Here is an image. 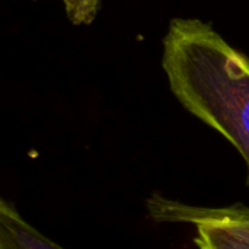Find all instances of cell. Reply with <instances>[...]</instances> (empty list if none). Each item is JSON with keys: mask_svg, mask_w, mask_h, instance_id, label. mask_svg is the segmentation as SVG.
Here are the masks:
<instances>
[{"mask_svg": "<svg viewBox=\"0 0 249 249\" xmlns=\"http://www.w3.org/2000/svg\"><path fill=\"white\" fill-rule=\"evenodd\" d=\"M162 69L181 107L222 134L247 165L249 187V57L198 18L171 19Z\"/></svg>", "mask_w": 249, "mask_h": 249, "instance_id": "cell-1", "label": "cell"}, {"mask_svg": "<svg viewBox=\"0 0 249 249\" xmlns=\"http://www.w3.org/2000/svg\"><path fill=\"white\" fill-rule=\"evenodd\" d=\"M146 210L155 223L175 225H214L249 242V206L236 203L207 207L178 201L153 193L146 200Z\"/></svg>", "mask_w": 249, "mask_h": 249, "instance_id": "cell-2", "label": "cell"}, {"mask_svg": "<svg viewBox=\"0 0 249 249\" xmlns=\"http://www.w3.org/2000/svg\"><path fill=\"white\" fill-rule=\"evenodd\" d=\"M0 249H64L32 226L13 203L0 201Z\"/></svg>", "mask_w": 249, "mask_h": 249, "instance_id": "cell-3", "label": "cell"}, {"mask_svg": "<svg viewBox=\"0 0 249 249\" xmlns=\"http://www.w3.org/2000/svg\"><path fill=\"white\" fill-rule=\"evenodd\" d=\"M194 244L198 249H249V242L214 225H197Z\"/></svg>", "mask_w": 249, "mask_h": 249, "instance_id": "cell-4", "label": "cell"}, {"mask_svg": "<svg viewBox=\"0 0 249 249\" xmlns=\"http://www.w3.org/2000/svg\"><path fill=\"white\" fill-rule=\"evenodd\" d=\"M71 25H90L96 19L102 0H61Z\"/></svg>", "mask_w": 249, "mask_h": 249, "instance_id": "cell-5", "label": "cell"}]
</instances>
